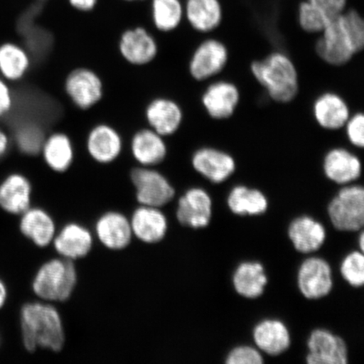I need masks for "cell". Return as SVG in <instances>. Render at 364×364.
Listing matches in <instances>:
<instances>
[{
    "instance_id": "cell-20",
    "label": "cell",
    "mask_w": 364,
    "mask_h": 364,
    "mask_svg": "<svg viewBox=\"0 0 364 364\" xmlns=\"http://www.w3.org/2000/svg\"><path fill=\"white\" fill-rule=\"evenodd\" d=\"M184 16L196 33L209 34L220 28L225 11L220 0H186Z\"/></svg>"
},
{
    "instance_id": "cell-4",
    "label": "cell",
    "mask_w": 364,
    "mask_h": 364,
    "mask_svg": "<svg viewBox=\"0 0 364 364\" xmlns=\"http://www.w3.org/2000/svg\"><path fill=\"white\" fill-rule=\"evenodd\" d=\"M316 55L331 67L347 65L360 52L346 30L341 16L329 21L315 44Z\"/></svg>"
},
{
    "instance_id": "cell-10",
    "label": "cell",
    "mask_w": 364,
    "mask_h": 364,
    "mask_svg": "<svg viewBox=\"0 0 364 364\" xmlns=\"http://www.w3.org/2000/svg\"><path fill=\"white\" fill-rule=\"evenodd\" d=\"M191 164L196 172L215 184L230 179L237 168L233 154L213 146H203L194 150Z\"/></svg>"
},
{
    "instance_id": "cell-3",
    "label": "cell",
    "mask_w": 364,
    "mask_h": 364,
    "mask_svg": "<svg viewBox=\"0 0 364 364\" xmlns=\"http://www.w3.org/2000/svg\"><path fill=\"white\" fill-rule=\"evenodd\" d=\"M77 284L74 262L68 259H53L43 264L36 273L33 290L44 301L63 302L71 297Z\"/></svg>"
},
{
    "instance_id": "cell-18",
    "label": "cell",
    "mask_w": 364,
    "mask_h": 364,
    "mask_svg": "<svg viewBox=\"0 0 364 364\" xmlns=\"http://www.w3.org/2000/svg\"><path fill=\"white\" fill-rule=\"evenodd\" d=\"M130 152L139 166L156 167L166 161L169 147L165 136L148 127L136 130L132 136Z\"/></svg>"
},
{
    "instance_id": "cell-41",
    "label": "cell",
    "mask_w": 364,
    "mask_h": 364,
    "mask_svg": "<svg viewBox=\"0 0 364 364\" xmlns=\"http://www.w3.org/2000/svg\"><path fill=\"white\" fill-rule=\"evenodd\" d=\"M11 139L10 135L0 126V159L6 156L9 149L11 148Z\"/></svg>"
},
{
    "instance_id": "cell-19",
    "label": "cell",
    "mask_w": 364,
    "mask_h": 364,
    "mask_svg": "<svg viewBox=\"0 0 364 364\" xmlns=\"http://www.w3.org/2000/svg\"><path fill=\"white\" fill-rule=\"evenodd\" d=\"M212 217V199L201 188H190L178 200L176 218L180 224L193 229L207 227Z\"/></svg>"
},
{
    "instance_id": "cell-9",
    "label": "cell",
    "mask_w": 364,
    "mask_h": 364,
    "mask_svg": "<svg viewBox=\"0 0 364 364\" xmlns=\"http://www.w3.org/2000/svg\"><path fill=\"white\" fill-rule=\"evenodd\" d=\"M241 100L240 90L230 80L211 82L203 90L201 103L205 112L213 120L230 119L237 111Z\"/></svg>"
},
{
    "instance_id": "cell-27",
    "label": "cell",
    "mask_w": 364,
    "mask_h": 364,
    "mask_svg": "<svg viewBox=\"0 0 364 364\" xmlns=\"http://www.w3.org/2000/svg\"><path fill=\"white\" fill-rule=\"evenodd\" d=\"M289 236L298 252L309 254L316 252L322 247L326 233L320 222L311 217L302 216L291 223Z\"/></svg>"
},
{
    "instance_id": "cell-29",
    "label": "cell",
    "mask_w": 364,
    "mask_h": 364,
    "mask_svg": "<svg viewBox=\"0 0 364 364\" xmlns=\"http://www.w3.org/2000/svg\"><path fill=\"white\" fill-rule=\"evenodd\" d=\"M267 284V277L261 263L247 262L240 264L234 273L233 285L243 297H260Z\"/></svg>"
},
{
    "instance_id": "cell-5",
    "label": "cell",
    "mask_w": 364,
    "mask_h": 364,
    "mask_svg": "<svg viewBox=\"0 0 364 364\" xmlns=\"http://www.w3.org/2000/svg\"><path fill=\"white\" fill-rule=\"evenodd\" d=\"M332 225L341 231H358L364 225V189L362 186H343L328 206Z\"/></svg>"
},
{
    "instance_id": "cell-8",
    "label": "cell",
    "mask_w": 364,
    "mask_h": 364,
    "mask_svg": "<svg viewBox=\"0 0 364 364\" xmlns=\"http://www.w3.org/2000/svg\"><path fill=\"white\" fill-rule=\"evenodd\" d=\"M63 89L74 106L88 111L102 101L105 86L102 77L90 68L79 67L68 73Z\"/></svg>"
},
{
    "instance_id": "cell-22",
    "label": "cell",
    "mask_w": 364,
    "mask_h": 364,
    "mask_svg": "<svg viewBox=\"0 0 364 364\" xmlns=\"http://www.w3.org/2000/svg\"><path fill=\"white\" fill-rule=\"evenodd\" d=\"M40 154L49 169L63 173L74 164L75 149L70 135L58 131L45 136Z\"/></svg>"
},
{
    "instance_id": "cell-6",
    "label": "cell",
    "mask_w": 364,
    "mask_h": 364,
    "mask_svg": "<svg viewBox=\"0 0 364 364\" xmlns=\"http://www.w3.org/2000/svg\"><path fill=\"white\" fill-rule=\"evenodd\" d=\"M229 62L227 45L216 38H208L196 47L191 55L189 75L195 81H208L224 72Z\"/></svg>"
},
{
    "instance_id": "cell-42",
    "label": "cell",
    "mask_w": 364,
    "mask_h": 364,
    "mask_svg": "<svg viewBox=\"0 0 364 364\" xmlns=\"http://www.w3.org/2000/svg\"><path fill=\"white\" fill-rule=\"evenodd\" d=\"M8 289L7 285L0 277V309H2L7 302Z\"/></svg>"
},
{
    "instance_id": "cell-26",
    "label": "cell",
    "mask_w": 364,
    "mask_h": 364,
    "mask_svg": "<svg viewBox=\"0 0 364 364\" xmlns=\"http://www.w3.org/2000/svg\"><path fill=\"white\" fill-rule=\"evenodd\" d=\"M20 230L36 247H46L56 235L55 223L47 212L39 208H30L21 215Z\"/></svg>"
},
{
    "instance_id": "cell-44",
    "label": "cell",
    "mask_w": 364,
    "mask_h": 364,
    "mask_svg": "<svg viewBox=\"0 0 364 364\" xmlns=\"http://www.w3.org/2000/svg\"><path fill=\"white\" fill-rule=\"evenodd\" d=\"M124 1L131 2V1H143V0H124Z\"/></svg>"
},
{
    "instance_id": "cell-45",
    "label": "cell",
    "mask_w": 364,
    "mask_h": 364,
    "mask_svg": "<svg viewBox=\"0 0 364 364\" xmlns=\"http://www.w3.org/2000/svg\"><path fill=\"white\" fill-rule=\"evenodd\" d=\"M0 343H1V340H0Z\"/></svg>"
},
{
    "instance_id": "cell-35",
    "label": "cell",
    "mask_w": 364,
    "mask_h": 364,
    "mask_svg": "<svg viewBox=\"0 0 364 364\" xmlns=\"http://www.w3.org/2000/svg\"><path fill=\"white\" fill-rule=\"evenodd\" d=\"M341 273L348 283L359 288L364 284V257L362 252H353L344 258L341 265Z\"/></svg>"
},
{
    "instance_id": "cell-40",
    "label": "cell",
    "mask_w": 364,
    "mask_h": 364,
    "mask_svg": "<svg viewBox=\"0 0 364 364\" xmlns=\"http://www.w3.org/2000/svg\"><path fill=\"white\" fill-rule=\"evenodd\" d=\"M68 1L76 11L90 12L97 7L99 0H68Z\"/></svg>"
},
{
    "instance_id": "cell-25",
    "label": "cell",
    "mask_w": 364,
    "mask_h": 364,
    "mask_svg": "<svg viewBox=\"0 0 364 364\" xmlns=\"http://www.w3.org/2000/svg\"><path fill=\"white\" fill-rule=\"evenodd\" d=\"M53 242L63 258L75 261L87 256L93 247V237L86 228L73 223L63 227Z\"/></svg>"
},
{
    "instance_id": "cell-7",
    "label": "cell",
    "mask_w": 364,
    "mask_h": 364,
    "mask_svg": "<svg viewBox=\"0 0 364 364\" xmlns=\"http://www.w3.org/2000/svg\"><path fill=\"white\" fill-rule=\"evenodd\" d=\"M136 189V198L144 206L161 208L175 198V188L154 167L138 166L130 172Z\"/></svg>"
},
{
    "instance_id": "cell-23",
    "label": "cell",
    "mask_w": 364,
    "mask_h": 364,
    "mask_svg": "<svg viewBox=\"0 0 364 364\" xmlns=\"http://www.w3.org/2000/svg\"><path fill=\"white\" fill-rule=\"evenodd\" d=\"M133 235L142 242L158 243L166 235V217L159 208L144 206L136 209L130 220Z\"/></svg>"
},
{
    "instance_id": "cell-31",
    "label": "cell",
    "mask_w": 364,
    "mask_h": 364,
    "mask_svg": "<svg viewBox=\"0 0 364 364\" xmlns=\"http://www.w3.org/2000/svg\"><path fill=\"white\" fill-rule=\"evenodd\" d=\"M31 57L24 48L15 43L0 45V75L6 81L24 78L31 67Z\"/></svg>"
},
{
    "instance_id": "cell-16",
    "label": "cell",
    "mask_w": 364,
    "mask_h": 364,
    "mask_svg": "<svg viewBox=\"0 0 364 364\" xmlns=\"http://www.w3.org/2000/svg\"><path fill=\"white\" fill-rule=\"evenodd\" d=\"M352 113L344 97L333 91L318 95L312 105L313 117L317 125L329 132L343 129Z\"/></svg>"
},
{
    "instance_id": "cell-12",
    "label": "cell",
    "mask_w": 364,
    "mask_h": 364,
    "mask_svg": "<svg viewBox=\"0 0 364 364\" xmlns=\"http://www.w3.org/2000/svg\"><path fill=\"white\" fill-rule=\"evenodd\" d=\"M124 148V139L119 131L109 124L95 125L86 136L85 149L88 156L101 165L115 162Z\"/></svg>"
},
{
    "instance_id": "cell-38",
    "label": "cell",
    "mask_w": 364,
    "mask_h": 364,
    "mask_svg": "<svg viewBox=\"0 0 364 364\" xmlns=\"http://www.w3.org/2000/svg\"><path fill=\"white\" fill-rule=\"evenodd\" d=\"M326 14L329 20L341 15L348 8V0H307Z\"/></svg>"
},
{
    "instance_id": "cell-32",
    "label": "cell",
    "mask_w": 364,
    "mask_h": 364,
    "mask_svg": "<svg viewBox=\"0 0 364 364\" xmlns=\"http://www.w3.org/2000/svg\"><path fill=\"white\" fill-rule=\"evenodd\" d=\"M151 17L154 27L162 33L178 29L185 19L181 0H152Z\"/></svg>"
},
{
    "instance_id": "cell-15",
    "label": "cell",
    "mask_w": 364,
    "mask_h": 364,
    "mask_svg": "<svg viewBox=\"0 0 364 364\" xmlns=\"http://www.w3.org/2000/svg\"><path fill=\"white\" fill-rule=\"evenodd\" d=\"M300 292L309 299H318L328 295L333 286L329 263L320 257L304 261L298 272Z\"/></svg>"
},
{
    "instance_id": "cell-14",
    "label": "cell",
    "mask_w": 364,
    "mask_h": 364,
    "mask_svg": "<svg viewBox=\"0 0 364 364\" xmlns=\"http://www.w3.org/2000/svg\"><path fill=\"white\" fill-rule=\"evenodd\" d=\"M322 169L329 181L340 186L354 183L362 175V161L356 153L345 147L331 148L325 154Z\"/></svg>"
},
{
    "instance_id": "cell-24",
    "label": "cell",
    "mask_w": 364,
    "mask_h": 364,
    "mask_svg": "<svg viewBox=\"0 0 364 364\" xmlns=\"http://www.w3.org/2000/svg\"><path fill=\"white\" fill-rule=\"evenodd\" d=\"M95 233L105 247L114 250L129 247L133 238L130 221L122 213L116 212L105 213L99 218Z\"/></svg>"
},
{
    "instance_id": "cell-28",
    "label": "cell",
    "mask_w": 364,
    "mask_h": 364,
    "mask_svg": "<svg viewBox=\"0 0 364 364\" xmlns=\"http://www.w3.org/2000/svg\"><path fill=\"white\" fill-rule=\"evenodd\" d=\"M253 339L259 350L271 356H277L288 350L291 343L289 329L283 322L265 320L253 331Z\"/></svg>"
},
{
    "instance_id": "cell-37",
    "label": "cell",
    "mask_w": 364,
    "mask_h": 364,
    "mask_svg": "<svg viewBox=\"0 0 364 364\" xmlns=\"http://www.w3.org/2000/svg\"><path fill=\"white\" fill-rule=\"evenodd\" d=\"M263 358L259 349L250 346H240L228 355L227 364H262Z\"/></svg>"
},
{
    "instance_id": "cell-39",
    "label": "cell",
    "mask_w": 364,
    "mask_h": 364,
    "mask_svg": "<svg viewBox=\"0 0 364 364\" xmlns=\"http://www.w3.org/2000/svg\"><path fill=\"white\" fill-rule=\"evenodd\" d=\"M14 105V95L7 81L0 78V117L7 115Z\"/></svg>"
},
{
    "instance_id": "cell-17",
    "label": "cell",
    "mask_w": 364,
    "mask_h": 364,
    "mask_svg": "<svg viewBox=\"0 0 364 364\" xmlns=\"http://www.w3.org/2000/svg\"><path fill=\"white\" fill-rule=\"evenodd\" d=\"M309 364H346L348 360L347 344L338 336L323 329L314 331L308 340Z\"/></svg>"
},
{
    "instance_id": "cell-13",
    "label": "cell",
    "mask_w": 364,
    "mask_h": 364,
    "mask_svg": "<svg viewBox=\"0 0 364 364\" xmlns=\"http://www.w3.org/2000/svg\"><path fill=\"white\" fill-rule=\"evenodd\" d=\"M184 112L174 99L158 97L150 101L144 109L148 127L165 138L178 133L184 122Z\"/></svg>"
},
{
    "instance_id": "cell-2",
    "label": "cell",
    "mask_w": 364,
    "mask_h": 364,
    "mask_svg": "<svg viewBox=\"0 0 364 364\" xmlns=\"http://www.w3.org/2000/svg\"><path fill=\"white\" fill-rule=\"evenodd\" d=\"M250 70L271 101L284 105L297 97L300 88L299 75L297 66L288 54L272 52L250 63Z\"/></svg>"
},
{
    "instance_id": "cell-43",
    "label": "cell",
    "mask_w": 364,
    "mask_h": 364,
    "mask_svg": "<svg viewBox=\"0 0 364 364\" xmlns=\"http://www.w3.org/2000/svg\"><path fill=\"white\" fill-rule=\"evenodd\" d=\"M359 247H360V250L363 252L364 250V235L362 232L360 235V237H359Z\"/></svg>"
},
{
    "instance_id": "cell-33",
    "label": "cell",
    "mask_w": 364,
    "mask_h": 364,
    "mask_svg": "<svg viewBox=\"0 0 364 364\" xmlns=\"http://www.w3.org/2000/svg\"><path fill=\"white\" fill-rule=\"evenodd\" d=\"M296 21L304 33L318 36L324 31L330 20L315 4L301 0L298 4Z\"/></svg>"
},
{
    "instance_id": "cell-36",
    "label": "cell",
    "mask_w": 364,
    "mask_h": 364,
    "mask_svg": "<svg viewBox=\"0 0 364 364\" xmlns=\"http://www.w3.org/2000/svg\"><path fill=\"white\" fill-rule=\"evenodd\" d=\"M346 138L355 149L364 147V115L362 112L352 113L343 127Z\"/></svg>"
},
{
    "instance_id": "cell-11",
    "label": "cell",
    "mask_w": 364,
    "mask_h": 364,
    "mask_svg": "<svg viewBox=\"0 0 364 364\" xmlns=\"http://www.w3.org/2000/svg\"><path fill=\"white\" fill-rule=\"evenodd\" d=\"M159 44L154 36L143 26L127 29L118 40V51L132 66L143 67L156 60Z\"/></svg>"
},
{
    "instance_id": "cell-1",
    "label": "cell",
    "mask_w": 364,
    "mask_h": 364,
    "mask_svg": "<svg viewBox=\"0 0 364 364\" xmlns=\"http://www.w3.org/2000/svg\"><path fill=\"white\" fill-rule=\"evenodd\" d=\"M21 340L26 351L38 348L59 352L65 343L60 315L48 304L27 303L21 309Z\"/></svg>"
},
{
    "instance_id": "cell-34",
    "label": "cell",
    "mask_w": 364,
    "mask_h": 364,
    "mask_svg": "<svg viewBox=\"0 0 364 364\" xmlns=\"http://www.w3.org/2000/svg\"><path fill=\"white\" fill-rule=\"evenodd\" d=\"M45 136L42 129L33 124L22 125L16 133V142L18 147L27 154L40 153Z\"/></svg>"
},
{
    "instance_id": "cell-21",
    "label": "cell",
    "mask_w": 364,
    "mask_h": 364,
    "mask_svg": "<svg viewBox=\"0 0 364 364\" xmlns=\"http://www.w3.org/2000/svg\"><path fill=\"white\" fill-rule=\"evenodd\" d=\"M33 186L27 177L14 172L0 182V209L11 215H21L31 208Z\"/></svg>"
},
{
    "instance_id": "cell-30",
    "label": "cell",
    "mask_w": 364,
    "mask_h": 364,
    "mask_svg": "<svg viewBox=\"0 0 364 364\" xmlns=\"http://www.w3.org/2000/svg\"><path fill=\"white\" fill-rule=\"evenodd\" d=\"M228 206L235 215H260L267 210V198L262 191L238 185L232 188L227 199Z\"/></svg>"
}]
</instances>
